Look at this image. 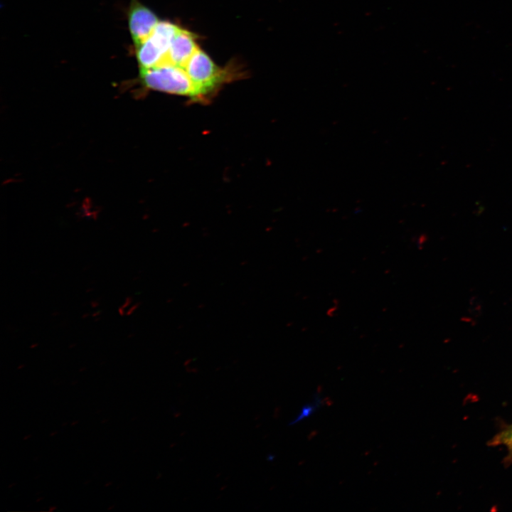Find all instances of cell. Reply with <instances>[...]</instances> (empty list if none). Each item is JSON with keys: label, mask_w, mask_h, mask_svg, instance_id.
Returning <instances> with one entry per match:
<instances>
[{"label": "cell", "mask_w": 512, "mask_h": 512, "mask_svg": "<svg viewBox=\"0 0 512 512\" xmlns=\"http://www.w3.org/2000/svg\"><path fill=\"white\" fill-rule=\"evenodd\" d=\"M198 48L194 35L178 28L173 37L167 53V64L185 68L187 63Z\"/></svg>", "instance_id": "cell-4"}, {"label": "cell", "mask_w": 512, "mask_h": 512, "mask_svg": "<svg viewBox=\"0 0 512 512\" xmlns=\"http://www.w3.org/2000/svg\"><path fill=\"white\" fill-rule=\"evenodd\" d=\"M142 85L148 89L188 97L198 102L196 90L186 70L166 64L150 68H139Z\"/></svg>", "instance_id": "cell-1"}, {"label": "cell", "mask_w": 512, "mask_h": 512, "mask_svg": "<svg viewBox=\"0 0 512 512\" xmlns=\"http://www.w3.org/2000/svg\"><path fill=\"white\" fill-rule=\"evenodd\" d=\"M159 22L155 14L136 0L132 1L128 23L135 46L145 41L153 33Z\"/></svg>", "instance_id": "cell-3"}, {"label": "cell", "mask_w": 512, "mask_h": 512, "mask_svg": "<svg viewBox=\"0 0 512 512\" xmlns=\"http://www.w3.org/2000/svg\"><path fill=\"white\" fill-rule=\"evenodd\" d=\"M198 95V102H203L228 80V73L217 66L209 56L198 48L184 68Z\"/></svg>", "instance_id": "cell-2"}, {"label": "cell", "mask_w": 512, "mask_h": 512, "mask_svg": "<svg viewBox=\"0 0 512 512\" xmlns=\"http://www.w3.org/2000/svg\"><path fill=\"white\" fill-rule=\"evenodd\" d=\"M321 398L317 395L315 397L314 402H309L302 406L301 410L297 417L289 422V425H294L302 420L309 417L316 411L319 407L323 405Z\"/></svg>", "instance_id": "cell-5"}, {"label": "cell", "mask_w": 512, "mask_h": 512, "mask_svg": "<svg viewBox=\"0 0 512 512\" xmlns=\"http://www.w3.org/2000/svg\"><path fill=\"white\" fill-rule=\"evenodd\" d=\"M492 444L503 446L512 454V425L498 434Z\"/></svg>", "instance_id": "cell-6"}]
</instances>
